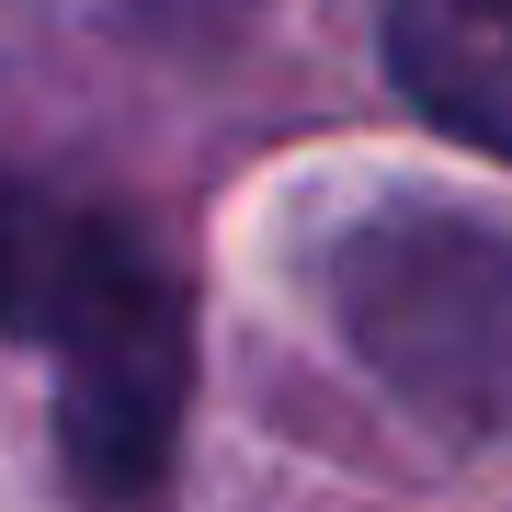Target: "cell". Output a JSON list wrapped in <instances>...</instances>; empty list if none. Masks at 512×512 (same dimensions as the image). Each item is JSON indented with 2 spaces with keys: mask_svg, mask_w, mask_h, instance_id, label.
Listing matches in <instances>:
<instances>
[{
  "mask_svg": "<svg viewBox=\"0 0 512 512\" xmlns=\"http://www.w3.org/2000/svg\"><path fill=\"white\" fill-rule=\"evenodd\" d=\"M0 330L69 353V467L92 501H137L183 421V296L114 205L0 160Z\"/></svg>",
  "mask_w": 512,
  "mask_h": 512,
  "instance_id": "6da1fadb",
  "label": "cell"
},
{
  "mask_svg": "<svg viewBox=\"0 0 512 512\" xmlns=\"http://www.w3.org/2000/svg\"><path fill=\"white\" fill-rule=\"evenodd\" d=\"M330 308L399 410L433 433H512V239L456 205H376L330 251Z\"/></svg>",
  "mask_w": 512,
  "mask_h": 512,
  "instance_id": "7a4b0ae2",
  "label": "cell"
},
{
  "mask_svg": "<svg viewBox=\"0 0 512 512\" xmlns=\"http://www.w3.org/2000/svg\"><path fill=\"white\" fill-rule=\"evenodd\" d=\"M148 12H239V0H148Z\"/></svg>",
  "mask_w": 512,
  "mask_h": 512,
  "instance_id": "277c9868",
  "label": "cell"
},
{
  "mask_svg": "<svg viewBox=\"0 0 512 512\" xmlns=\"http://www.w3.org/2000/svg\"><path fill=\"white\" fill-rule=\"evenodd\" d=\"M387 69L444 137L512 160V0H387Z\"/></svg>",
  "mask_w": 512,
  "mask_h": 512,
  "instance_id": "3957f363",
  "label": "cell"
}]
</instances>
